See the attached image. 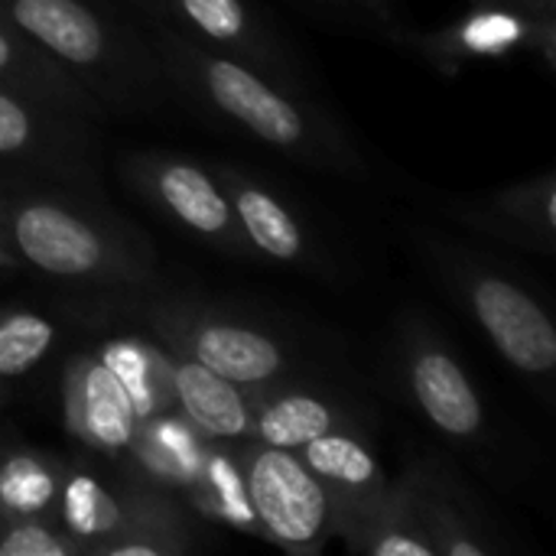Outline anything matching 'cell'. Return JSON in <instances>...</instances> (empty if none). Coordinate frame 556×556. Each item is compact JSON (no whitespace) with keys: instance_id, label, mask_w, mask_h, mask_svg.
I'll return each mask as SVG.
<instances>
[{"instance_id":"cell-1","label":"cell","mask_w":556,"mask_h":556,"mask_svg":"<svg viewBox=\"0 0 556 556\" xmlns=\"http://www.w3.org/2000/svg\"><path fill=\"white\" fill-rule=\"evenodd\" d=\"M150 42L173 94L186 98L212 121L287 160L306 163L309 169L336 173L342 179H371V166L352 134L313 101L309 88L283 85L261 68L212 52L160 23H150Z\"/></svg>"},{"instance_id":"cell-2","label":"cell","mask_w":556,"mask_h":556,"mask_svg":"<svg viewBox=\"0 0 556 556\" xmlns=\"http://www.w3.org/2000/svg\"><path fill=\"white\" fill-rule=\"evenodd\" d=\"M0 235L23 270L59 283L143 290L156 280L150 241L98 189L0 176Z\"/></svg>"},{"instance_id":"cell-3","label":"cell","mask_w":556,"mask_h":556,"mask_svg":"<svg viewBox=\"0 0 556 556\" xmlns=\"http://www.w3.org/2000/svg\"><path fill=\"white\" fill-rule=\"evenodd\" d=\"M0 16L59 62L101 114H143L173 94L150 36L108 0H0Z\"/></svg>"},{"instance_id":"cell-4","label":"cell","mask_w":556,"mask_h":556,"mask_svg":"<svg viewBox=\"0 0 556 556\" xmlns=\"http://www.w3.org/2000/svg\"><path fill=\"white\" fill-rule=\"evenodd\" d=\"M437 280L485 332L492 349L534 388L551 391L556 326L544 300L505 264L450 241H420Z\"/></svg>"},{"instance_id":"cell-5","label":"cell","mask_w":556,"mask_h":556,"mask_svg":"<svg viewBox=\"0 0 556 556\" xmlns=\"http://www.w3.org/2000/svg\"><path fill=\"white\" fill-rule=\"evenodd\" d=\"M143 326L163 349L192 358L251 391L303 378L300 349H293L280 329L244 313L163 296L147 303Z\"/></svg>"},{"instance_id":"cell-6","label":"cell","mask_w":556,"mask_h":556,"mask_svg":"<svg viewBox=\"0 0 556 556\" xmlns=\"http://www.w3.org/2000/svg\"><path fill=\"white\" fill-rule=\"evenodd\" d=\"M394 378L404 401L450 443L489 446L485 397L456 349L427 316H404L394 336Z\"/></svg>"},{"instance_id":"cell-7","label":"cell","mask_w":556,"mask_h":556,"mask_svg":"<svg viewBox=\"0 0 556 556\" xmlns=\"http://www.w3.org/2000/svg\"><path fill=\"white\" fill-rule=\"evenodd\" d=\"M0 176L94 189V117L36 94L0 88Z\"/></svg>"},{"instance_id":"cell-8","label":"cell","mask_w":556,"mask_h":556,"mask_svg":"<svg viewBox=\"0 0 556 556\" xmlns=\"http://www.w3.org/2000/svg\"><path fill=\"white\" fill-rule=\"evenodd\" d=\"M121 176L137 199L189 241L225 257H251L215 166L169 150H143L124 160Z\"/></svg>"},{"instance_id":"cell-9","label":"cell","mask_w":556,"mask_h":556,"mask_svg":"<svg viewBox=\"0 0 556 556\" xmlns=\"http://www.w3.org/2000/svg\"><path fill=\"white\" fill-rule=\"evenodd\" d=\"M257 538L287 554H319L336 538L329 495L296 450L238 440Z\"/></svg>"},{"instance_id":"cell-10","label":"cell","mask_w":556,"mask_h":556,"mask_svg":"<svg viewBox=\"0 0 556 556\" xmlns=\"http://www.w3.org/2000/svg\"><path fill=\"white\" fill-rule=\"evenodd\" d=\"M394 39L443 75H459L466 65L479 62H508L515 55H538L547 68L556 59V20H541L508 0H472L450 26L433 33L401 26Z\"/></svg>"},{"instance_id":"cell-11","label":"cell","mask_w":556,"mask_h":556,"mask_svg":"<svg viewBox=\"0 0 556 556\" xmlns=\"http://www.w3.org/2000/svg\"><path fill=\"white\" fill-rule=\"evenodd\" d=\"M147 20L261 68L283 85L306 88L300 52L251 0H150Z\"/></svg>"},{"instance_id":"cell-12","label":"cell","mask_w":556,"mask_h":556,"mask_svg":"<svg viewBox=\"0 0 556 556\" xmlns=\"http://www.w3.org/2000/svg\"><path fill=\"white\" fill-rule=\"evenodd\" d=\"M215 169L251 257L316 277L336 274L332 251L313 231L306 212L287 192L235 163H215Z\"/></svg>"},{"instance_id":"cell-13","label":"cell","mask_w":556,"mask_h":556,"mask_svg":"<svg viewBox=\"0 0 556 556\" xmlns=\"http://www.w3.org/2000/svg\"><path fill=\"white\" fill-rule=\"evenodd\" d=\"M62 424L75 443L114 466L137 433L140 417L94 349L68 355L62 368Z\"/></svg>"},{"instance_id":"cell-14","label":"cell","mask_w":556,"mask_h":556,"mask_svg":"<svg viewBox=\"0 0 556 556\" xmlns=\"http://www.w3.org/2000/svg\"><path fill=\"white\" fill-rule=\"evenodd\" d=\"M329 495L332 531L342 541L384 498L391 476L371 443V427H339L296 450Z\"/></svg>"},{"instance_id":"cell-15","label":"cell","mask_w":556,"mask_h":556,"mask_svg":"<svg viewBox=\"0 0 556 556\" xmlns=\"http://www.w3.org/2000/svg\"><path fill=\"white\" fill-rule=\"evenodd\" d=\"M446 212L492 241L547 257L556 251V169L508 182L476 199L446 202Z\"/></svg>"},{"instance_id":"cell-16","label":"cell","mask_w":556,"mask_h":556,"mask_svg":"<svg viewBox=\"0 0 556 556\" xmlns=\"http://www.w3.org/2000/svg\"><path fill=\"white\" fill-rule=\"evenodd\" d=\"M424 521L437 556H498L508 551L505 538L492 525L489 511L479 505L472 489H466L446 466L430 459H414L410 466Z\"/></svg>"},{"instance_id":"cell-17","label":"cell","mask_w":556,"mask_h":556,"mask_svg":"<svg viewBox=\"0 0 556 556\" xmlns=\"http://www.w3.org/2000/svg\"><path fill=\"white\" fill-rule=\"evenodd\" d=\"M339 427H365L362 410L345 394L306 381V375L254 391L251 440L280 450H303L309 440Z\"/></svg>"},{"instance_id":"cell-18","label":"cell","mask_w":556,"mask_h":556,"mask_svg":"<svg viewBox=\"0 0 556 556\" xmlns=\"http://www.w3.org/2000/svg\"><path fill=\"white\" fill-rule=\"evenodd\" d=\"M208 443L212 440L192 420L169 407L137 424V433L124 459L117 463V472L127 482L182 498L202 469Z\"/></svg>"},{"instance_id":"cell-19","label":"cell","mask_w":556,"mask_h":556,"mask_svg":"<svg viewBox=\"0 0 556 556\" xmlns=\"http://www.w3.org/2000/svg\"><path fill=\"white\" fill-rule=\"evenodd\" d=\"M124 515L91 556H186L199 547V518L169 492L121 479Z\"/></svg>"},{"instance_id":"cell-20","label":"cell","mask_w":556,"mask_h":556,"mask_svg":"<svg viewBox=\"0 0 556 556\" xmlns=\"http://www.w3.org/2000/svg\"><path fill=\"white\" fill-rule=\"evenodd\" d=\"M173 407L192 420L208 440H251L254 391L241 388L212 368L169 352Z\"/></svg>"},{"instance_id":"cell-21","label":"cell","mask_w":556,"mask_h":556,"mask_svg":"<svg viewBox=\"0 0 556 556\" xmlns=\"http://www.w3.org/2000/svg\"><path fill=\"white\" fill-rule=\"evenodd\" d=\"M182 505L205 525L257 538V521L248 495L244 463L238 440H212L202 459V469L189 492L182 495Z\"/></svg>"},{"instance_id":"cell-22","label":"cell","mask_w":556,"mask_h":556,"mask_svg":"<svg viewBox=\"0 0 556 556\" xmlns=\"http://www.w3.org/2000/svg\"><path fill=\"white\" fill-rule=\"evenodd\" d=\"M342 544L362 556H437L410 469L391 479L378 508L355 525Z\"/></svg>"},{"instance_id":"cell-23","label":"cell","mask_w":556,"mask_h":556,"mask_svg":"<svg viewBox=\"0 0 556 556\" xmlns=\"http://www.w3.org/2000/svg\"><path fill=\"white\" fill-rule=\"evenodd\" d=\"M52 515L68 531V538L81 547V556H91L104 538L114 534L124 515L121 476L108 479L101 469L88 463H65V476Z\"/></svg>"},{"instance_id":"cell-24","label":"cell","mask_w":556,"mask_h":556,"mask_svg":"<svg viewBox=\"0 0 556 556\" xmlns=\"http://www.w3.org/2000/svg\"><path fill=\"white\" fill-rule=\"evenodd\" d=\"M0 88L46 98L52 104H62L94 121L101 117V108L72 81V75L3 16H0Z\"/></svg>"},{"instance_id":"cell-25","label":"cell","mask_w":556,"mask_h":556,"mask_svg":"<svg viewBox=\"0 0 556 556\" xmlns=\"http://www.w3.org/2000/svg\"><path fill=\"white\" fill-rule=\"evenodd\" d=\"M98 358L111 368L124 394L130 397L140 420L173 407L169 388V349H163L150 332L147 336H111L94 345Z\"/></svg>"},{"instance_id":"cell-26","label":"cell","mask_w":556,"mask_h":556,"mask_svg":"<svg viewBox=\"0 0 556 556\" xmlns=\"http://www.w3.org/2000/svg\"><path fill=\"white\" fill-rule=\"evenodd\" d=\"M65 463L46 450L7 446L0 450V515L29 518L52 515L62 489Z\"/></svg>"},{"instance_id":"cell-27","label":"cell","mask_w":556,"mask_h":556,"mask_svg":"<svg viewBox=\"0 0 556 556\" xmlns=\"http://www.w3.org/2000/svg\"><path fill=\"white\" fill-rule=\"evenodd\" d=\"M59 349V326L26 306H0V384L29 378Z\"/></svg>"},{"instance_id":"cell-28","label":"cell","mask_w":556,"mask_h":556,"mask_svg":"<svg viewBox=\"0 0 556 556\" xmlns=\"http://www.w3.org/2000/svg\"><path fill=\"white\" fill-rule=\"evenodd\" d=\"M0 556H81L55 515H0Z\"/></svg>"},{"instance_id":"cell-29","label":"cell","mask_w":556,"mask_h":556,"mask_svg":"<svg viewBox=\"0 0 556 556\" xmlns=\"http://www.w3.org/2000/svg\"><path fill=\"white\" fill-rule=\"evenodd\" d=\"M300 3L316 7L319 13H329L339 20H349V23H358V26L381 29L384 36H394L401 29L391 0H300Z\"/></svg>"},{"instance_id":"cell-30","label":"cell","mask_w":556,"mask_h":556,"mask_svg":"<svg viewBox=\"0 0 556 556\" xmlns=\"http://www.w3.org/2000/svg\"><path fill=\"white\" fill-rule=\"evenodd\" d=\"M508 3H518L541 20H556V0H508Z\"/></svg>"},{"instance_id":"cell-31","label":"cell","mask_w":556,"mask_h":556,"mask_svg":"<svg viewBox=\"0 0 556 556\" xmlns=\"http://www.w3.org/2000/svg\"><path fill=\"white\" fill-rule=\"evenodd\" d=\"M16 274H23V267H20V261L13 257V251L7 248V241L0 235V277H16Z\"/></svg>"},{"instance_id":"cell-32","label":"cell","mask_w":556,"mask_h":556,"mask_svg":"<svg viewBox=\"0 0 556 556\" xmlns=\"http://www.w3.org/2000/svg\"><path fill=\"white\" fill-rule=\"evenodd\" d=\"M124 3H130L140 16H147V10H150V0H124Z\"/></svg>"},{"instance_id":"cell-33","label":"cell","mask_w":556,"mask_h":556,"mask_svg":"<svg viewBox=\"0 0 556 556\" xmlns=\"http://www.w3.org/2000/svg\"><path fill=\"white\" fill-rule=\"evenodd\" d=\"M3 401H7V397H0V404H3ZM0 450H3V437H0Z\"/></svg>"},{"instance_id":"cell-34","label":"cell","mask_w":556,"mask_h":556,"mask_svg":"<svg viewBox=\"0 0 556 556\" xmlns=\"http://www.w3.org/2000/svg\"><path fill=\"white\" fill-rule=\"evenodd\" d=\"M0 397H7V388L3 384H0Z\"/></svg>"}]
</instances>
